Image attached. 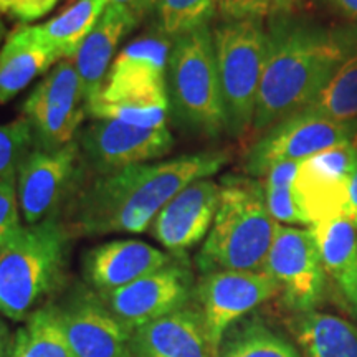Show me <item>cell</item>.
<instances>
[{"label":"cell","instance_id":"obj_1","mask_svg":"<svg viewBox=\"0 0 357 357\" xmlns=\"http://www.w3.org/2000/svg\"><path fill=\"white\" fill-rule=\"evenodd\" d=\"M227 162L229 153L207 151L95 176L66 204L63 222L71 236L144 234L174 195Z\"/></svg>","mask_w":357,"mask_h":357},{"label":"cell","instance_id":"obj_2","mask_svg":"<svg viewBox=\"0 0 357 357\" xmlns=\"http://www.w3.org/2000/svg\"><path fill=\"white\" fill-rule=\"evenodd\" d=\"M266 30L268 55L252 126L258 137L305 109L351 53L341 37L288 15L271 19Z\"/></svg>","mask_w":357,"mask_h":357},{"label":"cell","instance_id":"obj_3","mask_svg":"<svg viewBox=\"0 0 357 357\" xmlns=\"http://www.w3.org/2000/svg\"><path fill=\"white\" fill-rule=\"evenodd\" d=\"M280 223L268 212L261 182L227 176L220 202L202 247L194 258L200 275L212 271H265Z\"/></svg>","mask_w":357,"mask_h":357},{"label":"cell","instance_id":"obj_4","mask_svg":"<svg viewBox=\"0 0 357 357\" xmlns=\"http://www.w3.org/2000/svg\"><path fill=\"white\" fill-rule=\"evenodd\" d=\"M71 234L60 217L24 225L0 250V316L25 321L52 301L68 265Z\"/></svg>","mask_w":357,"mask_h":357},{"label":"cell","instance_id":"obj_5","mask_svg":"<svg viewBox=\"0 0 357 357\" xmlns=\"http://www.w3.org/2000/svg\"><path fill=\"white\" fill-rule=\"evenodd\" d=\"M167 96L171 116L182 128L207 137L227 131L211 25L172 40Z\"/></svg>","mask_w":357,"mask_h":357},{"label":"cell","instance_id":"obj_6","mask_svg":"<svg viewBox=\"0 0 357 357\" xmlns=\"http://www.w3.org/2000/svg\"><path fill=\"white\" fill-rule=\"evenodd\" d=\"M220 78L227 132L248 136L255 118L258 91L268 55V30L263 20H222L212 26Z\"/></svg>","mask_w":357,"mask_h":357},{"label":"cell","instance_id":"obj_7","mask_svg":"<svg viewBox=\"0 0 357 357\" xmlns=\"http://www.w3.org/2000/svg\"><path fill=\"white\" fill-rule=\"evenodd\" d=\"M171 47L172 40L155 30L131 40L116 55L100 93L86 105L169 109L167 61Z\"/></svg>","mask_w":357,"mask_h":357},{"label":"cell","instance_id":"obj_8","mask_svg":"<svg viewBox=\"0 0 357 357\" xmlns=\"http://www.w3.org/2000/svg\"><path fill=\"white\" fill-rule=\"evenodd\" d=\"M15 176L25 225L60 217L61 205L68 204L83 184L84 169L77 139L53 151L33 146L19 162Z\"/></svg>","mask_w":357,"mask_h":357},{"label":"cell","instance_id":"obj_9","mask_svg":"<svg viewBox=\"0 0 357 357\" xmlns=\"http://www.w3.org/2000/svg\"><path fill=\"white\" fill-rule=\"evenodd\" d=\"M29 119L33 146L60 149L77 139L86 118L82 82L73 60H61L45 75L22 105Z\"/></svg>","mask_w":357,"mask_h":357},{"label":"cell","instance_id":"obj_10","mask_svg":"<svg viewBox=\"0 0 357 357\" xmlns=\"http://www.w3.org/2000/svg\"><path fill=\"white\" fill-rule=\"evenodd\" d=\"M357 139L354 121H334L310 111L289 116L258 137L247 155L248 174L261 177L280 162H303L341 142Z\"/></svg>","mask_w":357,"mask_h":357},{"label":"cell","instance_id":"obj_11","mask_svg":"<svg viewBox=\"0 0 357 357\" xmlns=\"http://www.w3.org/2000/svg\"><path fill=\"white\" fill-rule=\"evenodd\" d=\"M77 142L84 174L91 172L93 177L154 162L176 144L169 128H137L116 119H95L79 129Z\"/></svg>","mask_w":357,"mask_h":357},{"label":"cell","instance_id":"obj_12","mask_svg":"<svg viewBox=\"0 0 357 357\" xmlns=\"http://www.w3.org/2000/svg\"><path fill=\"white\" fill-rule=\"evenodd\" d=\"M280 293L265 271H212L195 281L194 303L215 357L223 336L245 314Z\"/></svg>","mask_w":357,"mask_h":357},{"label":"cell","instance_id":"obj_13","mask_svg":"<svg viewBox=\"0 0 357 357\" xmlns=\"http://www.w3.org/2000/svg\"><path fill=\"white\" fill-rule=\"evenodd\" d=\"M195 281L189 260L176 257L160 270L100 296L114 318L131 333L192 305Z\"/></svg>","mask_w":357,"mask_h":357},{"label":"cell","instance_id":"obj_14","mask_svg":"<svg viewBox=\"0 0 357 357\" xmlns=\"http://www.w3.org/2000/svg\"><path fill=\"white\" fill-rule=\"evenodd\" d=\"M265 273L276 281L288 306L312 311L323 298L326 270L311 230L278 225Z\"/></svg>","mask_w":357,"mask_h":357},{"label":"cell","instance_id":"obj_15","mask_svg":"<svg viewBox=\"0 0 357 357\" xmlns=\"http://www.w3.org/2000/svg\"><path fill=\"white\" fill-rule=\"evenodd\" d=\"M52 303L75 357H129V331L95 289L77 283Z\"/></svg>","mask_w":357,"mask_h":357},{"label":"cell","instance_id":"obj_16","mask_svg":"<svg viewBox=\"0 0 357 357\" xmlns=\"http://www.w3.org/2000/svg\"><path fill=\"white\" fill-rule=\"evenodd\" d=\"M356 166L357 139L341 142L303 160L293 189L311 225L326 218L344 215Z\"/></svg>","mask_w":357,"mask_h":357},{"label":"cell","instance_id":"obj_17","mask_svg":"<svg viewBox=\"0 0 357 357\" xmlns=\"http://www.w3.org/2000/svg\"><path fill=\"white\" fill-rule=\"evenodd\" d=\"M220 202V184L212 177L199 178L169 200L151 225L154 236L167 253L187 258V252L205 240Z\"/></svg>","mask_w":357,"mask_h":357},{"label":"cell","instance_id":"obj_18","mask_svg":"<svg viewBox=\"0 0 357 357\" xmlns=\"http://www.w3.org/2000/svg\"><path fill=\"white\" fill-rule=\"evenodd\" d=\"M171 253L141 240H111L84 253L83 276L98 294L128 287L132 281L171 263Z\"/></svg>","mask_w":357,"mask_h":357},{"label":"cell","instance_id":"obj_19","mask_svg":"<svg viewBox=\"0 0 357 357\" xmlns=\"http://www.w3.org/2000/svg\"><path fill=\"white\" fill-rule=\"evenodd\" d=\"M129 357H213L195 303L129 333Z\"/></svg>","mask_w":357,"mask_h":357},{"label":"cell","instance_id":"obj_20","mask_svg":"<svg viewBox=\"0 0 357 357\" xmlns=\"http://www.w3.org/2000/svg\"><path fill=\"white\" fill-rule=\"evenodd\" d=\"M139 22L128 8L108 3L96 25L78 48L77 55L71 58L82 82L84 105L100 93L123 38L136 29Z\"/></svg>","mask_w":357,"mask_h":357},{"label":"cell","instance_id":"obj_21","mask_svg":"<svg viewBox=\"0 0 357 357\" xmlns=\"http://www.w3.org/2000/svg\"><path fill=\"white\" fill-rule=\"evenodd\" d=\"M61 58L38 33L37 25H17L0 47V106L47 75Z\"/></svg>","mask_w":357,"mask_h":357},{"label":"cell","instance_id":"obj_22","mask_svg":"<svg viewBox=\"0 0 357 357\" xmlns=\"http://www.w3.org/2000/svg\"><path fill=\"white\" fill-rule=\"evenodd\" d=\"M294 334L307 357H357V328L334 314L305 311Z\"/></svg>","mask_w":357,"mask_h":357},{"label":"cell","instance_id":"obj_23","mask_svg":"<svg viewBox=\"0 0 357 357\" xmlns=\"http://www.w3.org/2000/svg\"><path fill=\"white\" fill-rule=\"evenodd\" d=\"M106 6V0H77L60 15L35 25L42 38L60 55L61 60H71L96 25Z\"/></svg>","mask_w":357,"mask_h":357},{"label":"cell","instance_id":"obj_24","mask_svg":"<svg viewBox=\"0 0 357 357\" xmlns=\"http://www.w3.org/2000/svg\"><path fill=\"white\" fill-rule=\"evenodd\" d=\"M10 357H75L52 301L24 321L13 336Z\"/></svg>","mask_w":357,"mask_h":357},{"label":"cell","instance_id":"obj_25","mask_svg":"<svg viewBox=\"0 0 357 357\" xmlns=\"http://www.w3.org/2000/svg\"><path fill=\"white\" fill-rule=\"evenodd\" d=\"M326 273L341 281L357 263V227L346 215L310 225Z\"/></svg>","mask_w":357,"mask_h":357},{"label":"cell","instance_id":"obj_26","mask_svg":"<svg viewBox=\"0 0 357 357\" xmlns=\"http://www.w3.org/2000/svg\"><path fill=\"white\" fill-rule=\"evenodd\" d=\"M301 111L334 121H354L357 118V52L349 53L314 100Z\"/></svg>","mask_w":357,"mask_h":357},{"label":"cell","instance_id":"obj_27","mask_svg":"<svg viewBox=\"0 0 357 357\" xmlns=\"http://www.w3.org/2000/svg\"><path fill=\"white\" fill-rule=\"evenodd\" d=\"M215 357H300L284 337L260 321H248L230 328Z\"/></svg>","mask_w":357,"mask_h":357},{"label":"cell","instance_id":"obj_28","mask_svg":"<svg viewBox=\"0 0 357 357\" xmlns=\"http://www.w3.org/2000/svg\"><path fill=\"white\" fill-rule=\"evenodd\" d=\"M220 0H158L154 7V30L169 40L211 25Z\"/></svg>","mask_w":357,"mask_h":357},{"label":"cell","instance_id":"obj_29","mask_svg":"<svg viewBox=\"0 0 357 357\" xmlns=\"http://www.w3.org/2000/svg\"><path fill=\"white\" fill-rule=\"evenodd\" d=\"M301 162H280L273 166L265 174V200L268 212L275 218L280 225L288 223L291 225H311L310 218L301 211L298 204L296 195H294V178H296L298 169Z\"/></svg>","mask_w":357,"mask_h":357},{"label":"cell","instance_id":"obj_30","mask_svg":"<svg viewBox=\"0 0 357 357\" xmlns=\"http://www.w3.org/2000/svg\"><path fill=\"white\" fill-rule=\"evenodd\" d=\"M32 147L33 132L25 116L10 123H0V174L17 171L19 162Z\"/></svg>","mask_w":357,"mask_h":357},{"label":"cell","instance_id":"obj_31","mask_svg":"<svg viewBox=\"0 0 357 357\" xmlns=\"http://www.w3.org/2000/svg\"><path fill=\"white\" fill-rule=\"evenodd\" d=\"M300 0H220L217 15L222 20L275 19L288 15Z\"/></svg>","mask_w":357,"mask_h":357},{"label":"cell","instance_id":"obj_32","mask_svg":"<svg viewBox=\"0 0 357 357\" xmlns=\"http://www.w3.org/2000/svg\"><path fill=\"white\" fill-rule=\"evenodd\" d=\"M15 171L0 174V248H3L24 229Z\"/></svg>","mask_w":357,"mask_h":357},{"label":"cell","instance_id":"obj_33","mask_svg":"<svg viewBox=\"0 0 357 357\" xmlns=\"http://www.w3.org/2000/svg\"><path fill=\"white\" fill-rule=\"evenodd\" d=\"M60 0H0V15L19 22L20 25H32L43 19Z\"/></svg>","mask_w":357,"mask_h":357},{"label":"cell","instance_id":"obj_34","mask_svg":"<svg viewBox=\"0 0 357 357\" xmlns=\"http://www.w3.org/2000/svg\"><path fill=\"white\" fill-rule=\"evenodd\" d=\"M106 2L128 8V10H131L137 19L142 20L146 15L154 12L158 0H106Z\"/></svg>","mask_w":357,"mask_h":357},{"label":"cell","instance_id":"obj_35","mask_svg":"<svg viewBox=\"0 0 357 357\" xmlns=\"http://www.w3.org/2000/svg\"><path fill=\"white\" fill-rule=\"evenodd\" d=\"M339 287H341L342 291H344L347 300L354 305V307H357V263L352 266L349 273L339 281Z\"/></svg>","mask_w":357,"mask_h":357},{"label":"cell","instance_id":"obj_36","mask_svg":"<svg viewBox=\"0 0 357 357\" xmlns=\"http://www.w3.org/2000/svg\"><path fill=\"white\" fill-rule=\"evenodd\" d=\"M344 215L357 227V166L351 178L349 197H347V207H346Z\"/></svg>","mask_w":357,"mask_h":357},{"label":"cell","instance_id":"obj_37","mask_svg":"<svg viewBox=\"0 0 357 357\" xmlns=\"http://www.w3.org/2000/svg\"><path fill=\"white\" fill-rule=\"evenodd\" d=\"M12 341L13 337L10 336V329H8L7 323L0 316V357H10Z\"/></svg>","mask_w":357,"mask_h":357},{"label":"cell","instance_id":"obj_38","mask_svg":"<svg viewBox=\"0 0 357 357\" xmlns=\"http://www.w3.org/2000/svg\"><path fill=\"white\" fill-rule=\"evenodd\" d=\"M328 2L336 7L339 12L344 13V15L357 20V0H328Z\"/></svg>","mask_w":357,"mask_h":357},{"label":"cell","instance_id":"obj_39","mask_svg":"<svg viewBox=\"0 0 357 357\" xmlns=\"http://www.w3.org/2000/svg\"><path fill=\"white\" fill-rule=\"evenodd\" d=\"M7 35H8L7 26H6V24H3V20L0 19V42H2V40H6Z\"/></svg>","mask_w":357,"mask_h":357},{"label":"cell","instance_id":"obj_40","mask_svg":"<svg viewBox=\"0 0 357 357\" xmlns=\"http://www.w3.org/2000/svg\"><path fill=\"white\" fill-rule=\"evenodd\" d=\"M0 250H2V248H0Z\"/></svg>","mask_w":357,"mask_h":357}]
</instances>
